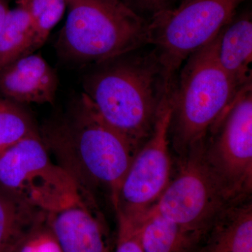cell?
<instances>
[{"mask_svg": "<svg viewBox=\"0 0 252 252\" xmlns=\"http://www.w3.org/2000/svg\"><path fill=\"white\" fill-rule=\"evenodd\" d=\"M135 51L97 64L84 81L83 94L99 117L137 151L152 135L175 81L167 77L154 50Z\"/></svg>", "mask_w": 252, "mask_h": 252, "instance_id": "cell-1", "label": "cell"}, {"mask_svg": "<svg viewBox=\"0 0 252 252\" xmlns=\"http://www.w3.org/2000/svg\"><path fill=\"white\" fill-rule=\"evenodd\" d=\"M41 137L84 198L94 200V190L103 189L114 206L137 151L99 117L85 94L66 120L50 126Z\"/></svg>", "mask_w": 252, "mask_h": 252, "instance_id": "cell-2", "label": "cell"}, {"mask_svg": "<svg viewBox=\"0 0 252 252\" xmlns=\"http://www.w3.org/2000/svg\"><path fill=\"white\" fill-rule=\"evenodd\" d=\"M217 48V35L190 55L172 88L170 131L174 147L181 156L205 144L243 89L220 67Z\"/></svg>", "mask_w": 252, "mask_h": 252, "instance_id": "cell-3", "label": "cell"}, {"mask_svg": "<svg viewBox=\"0 0 252 252\" xmlns=\"http://www.w3.org/2000/svg\"><path fill=\"white\" fill-rule=\"evenodd\" d=\"M57 49L64 59L95 64L149 44V21L123 0H66Z\"/></svg>", "mask_w": 252, "mask_h": 252, "instance_id": "cell-4", "label": "cell"}, {"mask_svg": "<svg viewBox=\"0 0 252 252\" xmlns=\"http://www.w3.org/2000/svg\"><path fill=\"white\" fill-rule=\"evenodd\" d=\"M246 0H190L149 19V44L175 81L190 55L216 37Z\"/></svg>", "mask_w": 252, "mask_h": 252, "instance_id": "cell-5", "label": "cell"}, {"mask_svg": "<svg viewBox=\"0 0 252 252\" xmlns=\"http://www.w3.org/2000/svg\"><path fill=\"white\" fill-rule=\"evenodd\" d=\"M0 187L47 214L81 195L69 173L51 162L38 131L0 154Z\"/></svg>", "mask_w": 252, "mask_h": 252, "instance_id": "cell-6", "label": "cell"}, {"mask_svg": "<svg viewBox=\"0 0 252 252\" xmlns=\"http://www.w3.org/2000/svg\"><path fill=\"white\" fill-rule=\"evenodd\" d=\"M205 145L181 156L177 175L149 210L202 239L220 212L233 203L207 165Z\"/></svg>", "mask_w": 252, "mask_h": 252, "instance_id": "cell-7", "label": "cell"}, {"mask_svg": "<svg viewBox=\"0 0 252 252\" xmlns=\"http://www.w3.org/2000/svg\"><path fill=\"white\" fill-rule=\"evenodd\" d=\"M207 165L231 203L252 190V84L240 91L205 145Z\"/></svg>", "mask_w": 252, "mask_h": 252, "instance_id": "cell-8", "label": "cell"}, {"mask_svg": "<svg viewBox=\"0 0 252 252\" xmlns=\"http://www.w3.org/2000/svg\"><path fill=\"white\" fill-rule=\"evenodd\" d=\"M172 90L164 99L153 132L136 152L114 205L117 218L135 223L157 203L172 179L170 128Z\"/></svg>", "mask_w": 252, "mask_h": 252, "instance_id": "cell-9", "label": "cell"}, {"mask_svg": "<svg viewBox=\"0 0 252 252\" xmlns=\"http://www.w3.org/2000/svg\"><path fill=\"white\" fill-rule=\"evenodd\" d=\"M47 223L62 252H111L97 204L82 195L48 214Z\"/></svg>", "mask_w": 252, "mask_h": 252, "instance_id": "cell-10", "label": "cell"}, {"mask_svg": "<svg viewBox=\"0 0 252 252\" xmlns=\"http://www.w3.org/2000/svg\"><path fill=\"white\" fill-rule=\"evenodd\" d=\"M54 68L41 55L28 54L0 71V94L20 104H54L59 88Z\"/></svg>", "mask_w": 252, "mask_h": 252, "instance_id": "cell-11", "label": "cell"}, {"mask_svg": "<svg viewBox=\"0 0 252 252\" xmlns=\"http://www.w3.org/2000/svg\"><path fill=\"white\" fill-rule=\"evenodd\" d=\"M195 252H252V203H230L212 222Z\"/></svg>", "mask_w": 252, "mask_h": 252, "instance_id": "cell-12", "label": "cell"}, {"mask_svg": "<svg viewBox=\"0 0 252 252\" xmlns=\"http://www.w3.org/2000/svg\"><path fill=\"white\" fill-rule=\"evenodd\" d=\"M217 59L220 67L242 89L252 84L251 13L232 18L217 34Z\"/></svg>", "mask_w": 252, "mask_h": 252, "instance_id": "cell-13", "label": "cell"}, {"mask_svg": "<svg viewBox=\"0 0 252 252\" xmlns=\"http://www.w3.org/2000/svg\"><path fill=\"white\" fill-rule=\"evenodd\" d=\"M132 223L144 252H195L202 240L153 212H147Z\"/></svg>", "mask_w": 252, "mask_h": 252, "instance_id": "cell-14", "label": "cell"}, {"mask_svg": "<svg viewBox=\"0 0 252 252\" xmlns=\"http://www.w3.org/2000/svg\"><path fill=\"white\" fill-rule=\"evenodd\" d=\"M48 214L0 187V252H12Z\"/></svg>", "mask_w": 252, "mask_h": 252, "instance_id": "cell-15", "label": "cell"}, {"mask_svg": "<svg viewBox=\"0 0 252 252\" xmlns=\"http://www.w3.org/2000/svg\"><path fill=\"white\" fill-rule=\"evenodd\" d=\"M31 20L22 5L10 9L0 33V71L24 56L29 45Z\"/></svg>", "mask_w": 252, "mask_h": 252, "instance_id": "cell-16", "label": "cell"}, {"mask_svg": "<svg viewBox=\"0 0 252 252\" xmlns=\"http://www.w3.org/2000/svg\"><path fill=\"white\" fill-rule=\"evenodd\" d=\"M27 10L31 20V34L26 55L34 54L47 40L51 31L62 19L66 0H18Z\"/></svg>", "mask_w": 252, "mask_h": 252, "instance_id": "cell-17", "label": "cell"}, {"mask_svg": "<svg viewBox=\"0 0 252 252\" xmlns=\"http://www.w3.org/2000/svg\"><path fill=\"white\" fill-rule=\"evenodd\" d=\"M36 131L31 116L22 104L0 96V154Z\"/></svg>", "mask_w": 252, "mask_h": 252, "instance_id": "cell-18", "label": "cell"}, {"mask_svg": "<svg viewBox=\"0 0 252 252\" xmlns=\"http://www.w3.org/2000/svg\"><path fill=\"white\" fill-rule=\"evenodd\" d=\"M14 252H62L56 237L45 223L32 230L21 242Z\"/></svg>", "mask_w": 252, "mask_h": 252, "instance_id": "cell-19", "label": "cell"}, {"mask_svg": "<svg viewBox=\"0 0 252 252\" xmlns=\"http://www.w3.org/2000/svg\"><path fill=\"white\" fill-rule=\"evenodd\" d=\"M117 220L118 234L114 252H144L137 240L134 225L123 219Z\"/></svg>", "mask_w": 252, "mask_h": 252, "instance_id": "cell-20", "label": "cell"}, {"mask_svg": "<svg viewBox=\"0 0 252 252\" xmlns=\"http://www.w3.org/2000/svg\"><path fill=\"white\" fill-rule=\"evenodd\" d=\"M127 6L142 16V13L150 15V18L156 15L173 9L176 0H123ZM149 18V19H150Z\"/></svg>", "mask_w": 252, "mask_h": 252, "instance_id": "cell-21", "label": "cell"}, {"mask_svg": "<svg viewBox=\"0 0 252 252\" xmlns=\"http://www.w3.org/2000/svg\"><path fill=\"white\" fill-rule=\"evenodd\" d=\"M9 5L6 0H0V33L4 27L5 21L9 11Z\"/></svg>", "mask_w": 252, "mask_h": 252, "instance_id": "cell-22", "label": "cell"}, {"mask_svg": "<svg viewBox=\"0 0 252 252\" xmlns=\"http://www.w3.org/2000/svg\"><path fill=\"white\" fill-rule=\"evenodd\" d=\"M190 1V0H182V1H181L180 3L186 2V1Z\"/></svg>", "mask_w": 252, "mask_h": 252, "instance_id": "cell-23", "label": "cell"}, {"mask_svg": "<svg viewBox=\"0 0 252 252\" xmlns=\"http://www.w3.org/2000/svg\"></svg>", "mask_w": 252, "mask_h": 252, "instance_id": "cell-24", "label": "cell"}]
</instances>
